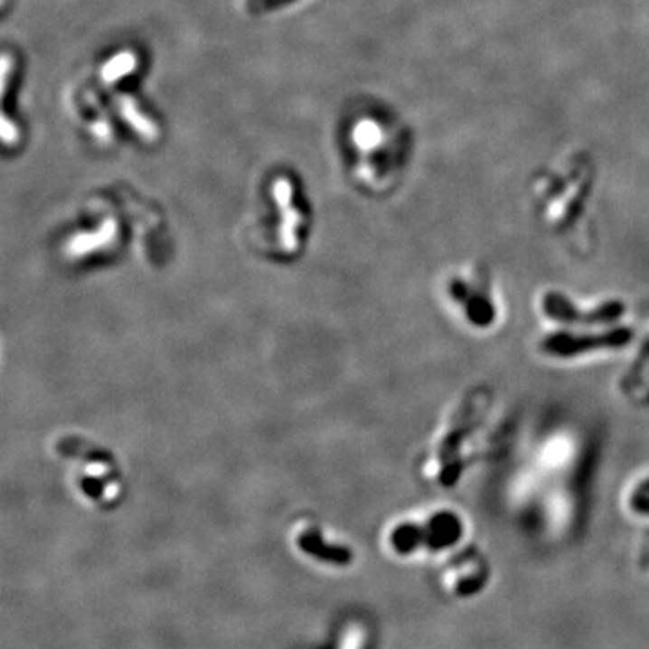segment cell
<instances>
[{
	"instance_id": "7a4b0ae2",
	"label": "cell",
	"mask_w": 649,
	"mask_h": 649,
	"mask_svg": "<svg viewBox=\"0 0 649 649\" xmlns=\"http://www.w3.org/2000/svg\"><path fill=\"white\" fill-rule=\"evenodd\" d=\"M136 65H137V56H136L132 51H123V52H119L118 56H112V60H108V61L103 65L101 78H103L107 83L119 81V80H123L125 76L132 74L134 69H136Z\"/></svg>"
},
{
	"instance_id": "6da1fadb",
	"label": "cell",
	"mask_w": 649,
	"mask_h": 649,
	"mask_svg": "<svg viewBox=\"0 0 649 649\" xmlns=\"http://www.w3.org/2000/svg\"><path fill=\"white\" fill-rule=\"evenodd\" d=\"M118 110L121 114V118L132 125L136 128V132L145 137V139H154L157 137V127L154 123L152 118H148V114L137 105V101L132 96H119L118 99Z\"/></svg>"
}]
</instances>
